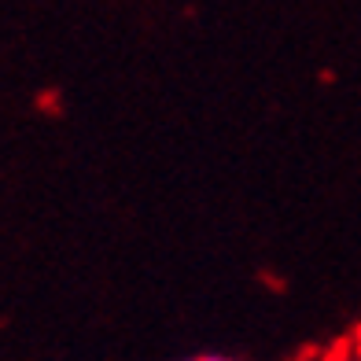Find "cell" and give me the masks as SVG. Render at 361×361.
<instances>
[{"label":"cell","instance_id":"cell-1","mask_svg":"<svg viewBox=\"0 0 361 361\" xmlns=\"http://www.w3.org/2000/svg\"><path fill=\"white\" fill-rule=\"evenodd\" d=\"M192 361H228V357H192Z\"/></svg>","mask_w":361,"mask_h":361}]
</instances>
